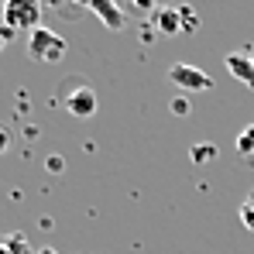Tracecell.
Returning a JSON list of instances; mask_svg holds the SVG:
<instances>
[{"mask_svg":"<svg viewBox=\"0 0 254 254\" xmlns=\"http://www.w3.org/2000/svg\"><path fill=\"white\" fill-rule=\"evenodd\" d=\"M216 144H192L189 148V158L196 162V165H210V162H216Z\"/></svg>","mask_w":254,"mask_h":254,"instance_id":"9c48e42d","label":"cell"},{"mask_svg":"<svg viewBox=\"0 0 254 254\" xmlns=\"http://www.w3.org/2000/svg\"><path fill=\"white\" fill-rule=\"evenodd\" d=\"M3 48H7V38H3V35H0V52H3Z\"/></svg>","mask_w":254,"mask_h":254,"instance_id":"d6986e66","label":"cell"},{"mask_svg":"<svg viewBox=\"0 0 254 254\" xmlns=\"http://www.w3.org/2000/svg\"><path fill=\"white\" fill-rule=\"evenodd\" d=\"M155 31H158V35H179V31H182L179 7H158V10H155Z\"/></svg>","mask_w":254,"mask_h":254,"instance_id":"52a82bcc","label":"cell"},{"mask_svg":"<svg viewBox=\"0 0 254 254\" xmlns=\"http://www.w3.org/2000/svg\"><path fill=\"white\" fill-rule=\"evenodd\" d=\"M237 155H244L248 162H254V124H248L237 134Z\"/></svg>","mask_w":254,"mask_h":254,"instance_id":"30bf717a","label":"cell"},{"mask_svg":"<svg viewBox=\"0 0 254 254\" xmlns=\"http://www.w3.org/2000/svg\"><path fill=\"white\" fill-rule=\"evenodd\" d=\"M179 17H182V31H186V35H192V31L199 28V14H196L192 7H179Z\"/></svg>","mask_w":254,"mask_h":254,"instance_id":"7c38bea8","label":"cell"},{"mask_svg":"<svg viewBox=\"0 0 254 254\" xmlns=\"http://www.w3.org/2000/svg\"><path fill=\"white\" fill-rule=\"evenodd\" d=\"M169 83H175L179 89H186V93H203V89H213L210 72H203V69L189 65V62H175V65H172V69H169Z\"/></svg>","mask_w":254,"mask_h":254,"instance_id":"3957f363","label":"cell"},{"mask_svg":"<svg viewBox=\"0 0 254 254\" xmlns=\"http://www.w3.org/2000/svg\"><path fill=\"white\" fill-rule=\"evenodd\" d=\"M35 254H59V251H55V248H38Z\"/></svg>","mask_w":254,"mask_h":254,"instance_id":"ac0fdd59","label":"cell"},{"mask_svg":"<svg viewBox=\"0 0 254 254\" xmlns=\"http://www.w3.org/2000/svg\"><path fill=\"white\" fill-rule=\"evenodd\" d=\"M86 7L103 21V28H107V31H124L127 14H124V7H117L114 0H89Z\"/></svg>","mask_w":254,"mask_h":254,"instance_id":"8992f818","label":"cell"},{"mask_svg":"<svg viewBox=\"0 0 254 254\" xmlns=\"http://www.w3.org/2000/svg\"><path fill=\"white\" fill-rule=\"evenodd\" d=\"M45 165H48V172H62V169H65V162H62L59 155H52V158H48Z\"/></svg>","mask_w":254,"mask_h":254,"instance_id":"5bb4252c","label":"cell"},{"mask_svg":"<svg viewBox=\"0 0 254 254\" xmlns=\"http://www.w3.org/2000/svg\"><path fill=\"white\" fill-rule=\"evenodd\" d=\"M237 213H241V223L254 234V189L244 196V203H241V210H237Z\"/></svg>","mask_w":254,"mask_h":254,"instance_id":"8fae6325","label":"cell"},{"mask_svg":"<svg viewBox=\"0 0 254 254\" xmlns=\"http://www.w3.org/2000/svg\"><path fill=\"white\" fill-rule=\"evenodd\" d=\"M69 93H65V110L72 117H93L96 114V93L93 86H86L83 79H69Z\"/></svg>","mask_w":254,"mask_h":254,"instance_id":"277c9868","label":"cell"},{"mask_svg":"<svg viewBox=\"0 0 254 254\" xmlns=\"http://www.w3.org/2000/svg\"><path fill=\"white\" fill-rule=\"evenodd\" d=\"M0 35H3L7 42H14V38H17V31H14V28H7V24H0Z\"/></svg>","mask_w":254,"mask_h":254,"instance_id":"2e32d148","label":"cell"},{"mask_svg":"<svg viewBox=\"0 0 254 254\" xmlns=\"http://www.w3.org/2000/svg\"><path fill=\"white\" fill-rule=\"evenodd\" d=\"M223 65H227V72L237 79V83H244L248 89H254V52H227L223 55Z\"/></svg>","mask_w":254,"mask_h":254,"instance_id":"5b68a950","label":"cell"},{"mask_svg":"<svg viewBox=\"0 0 254 254\" xmlns=\"http://www.w3.org/2000/svg\"><path fill=\"white\" fill-rule=\"evenodd\" d=\"M169 110H172V114H175V117H189V114H192V103H189L186 96H172Z\"/></svg>","mask_w":254,"mask_h":254,"instance_id":"4fadbf2b","label":"cell"},{"mask_svg":"<svg viewBox=\"0 0 254 254\" xmlns=\"http://www.w3.org/2000/svg\"><path fill=\"white\" fill-rule=\"evenodd\" d=\"M3 24L14 28V31L42 28V3H35V0H7L3 3Z\"/></svg>","mask_w":254,"mask_h":254,"instance_id":"7a4b0ae2","label":"cell"},{"mask_svg":"<svg viewBox=\"0 0 254 254\" xmlns=\"http://www.w3.org/2000/svg\"><path fill=\"white\" fill-rule=\"evenodd\" d=\"M155 35H158L155 24H144V28H141V42H155Z\"/></svg>","mask_w":254,"mask_h":254,"instance_id":"9a60e30c","label":"cell"},{"mask_svg":"<svg viewBox=\"0 0 254 254\" xmlns=\"http://www.w3.org/2000/svg\"><path fill=\"white\" fill-rule=\"evenodd\" d=\"M0 254H35V251H31V244H28L24 234H7L0 241Z\"/></svg>","mask_w":254,"mask_h":254,"instance_id":"ba28073f","label":"cell"},{"mask_svg":"<svg viewBox=\"0 0 254 254\" xmlns=\"http://www.w3.org/2000/svg\"><path fill=\"white\" fill-rule=\"evenodd\" d=\"M7 148H10V137H7V130H3V127H0V155H3V151H7Z\"/></svg>","mask_w":254,"mask_h":254,"instance_id":"e0dca14e","label":"cell"},{"mask_svg":"<svg viewBox=\"0 0 254 254\" xmlns=\"http://www.w3.org/2000/svg\"><path fill=\"white\" fill-rule=\"evenodd\" d=\"M28 52H31L35 62H62L65 52H69V42L52 28H35L28 35Z\"/></svg>","mask_w":254,"mask_h":254,"instance_id":"6da1fadb","label":"cell"}]
</instances>
